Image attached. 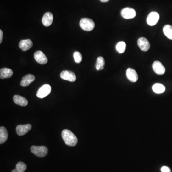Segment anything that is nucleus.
Instances as JSON below:
<instances>
[{"label":"nucleus","instance_id":"nucleus-1","mask_svg":"<svg viewBox=\"0 0 172 172\" xmlns=\"http://www.w3.org/2000/svg\"><path fill=\"white\" fill-rule=\"evenodd\" d=\"M62 137L65 143L68 146H75L78 143V139L75 134L69 130L62 131Z\"/></svg>","mask_w":172,"mask_h":172},{"label":"nucleus","instance_id":"nucleus-2","mask_svg":"<svg viewBox=\"0 0 172 172\" xmlns=\"http://www.w3.org/2000/svg\"><path fill=\"white\" fill-rule=\"evenodd\" d=\"M81 28L85 31H91L94 28L95 25L94 21L88 18H83L81 19L80 22Z\"/></svg>","mask_w":172,"mask_h":172},{"label":"nucleus","instance_id":"nucleus-3","mask_svg":"<svg viewBox=\"0 0 172 172\" xmlns=\"http://www.w3.org/2000/svg\"><path fill=\"white\" fill-rule=\"evenodd\" d=\"M31 152L36 156L43 157L48 153V149L45 146H32L31 147Z\"/></svg>","mask_w":172,"mask_h":172},{"label":"nucleus","instance_id":"nucleus-4","mask_svg":"<svg viewBox=\"0 0 172 172\" xmlns=\"http://www.w3.org/2000/svg\"><path fill=\"white\" fill-rule=\"evenodd\" d=\"M51 87L50 85L45 84L38 90L36 96L38 98L43 99L51 93Z\"/></svg>","mask_w":172,"mask_h":172},{"label":"nucleus","instance_id":"nucleus-5","mask_svg":"<svg viewBox=\"0 0 172 172\" xmlns=\"http://www.w3.org/2000/svg\"><path fill=\"white\" fill-rule=\"evenodd\" d=\"M121 15L122 17L125 19H132L136 17V13L132 8L127 7L121 10Z\"/></svg>","mask_w":172,"mask_h":172},{"label":"nucleus","instance_id":"nucleus-6","mask_svg":"<svg viewBox=\"0 0 172 172\" xmlns=\"http://www.w3.org/2000/svg\"><path fill=\"white\" fill-rule=\"evenodd\" d=\"M160 15L156 12H152L147 16V23L150 26L155 25L159 20Z\"/></svg>","mask_w":172,"mask_h":172},{"label":"nucleus","instance_id":"nucleus-7","mask_svg":"<svg viewBox=\"0 0 172 172\" xmlns=\"http://www.w3.org/2000/svg\"><path fill=\"white\" fill-rule=\"evenodd\" d=\"M61 79L65 80L74 82L76 80V76L74 73L69 70H64L60 73Z\"/></svg>","mask_w":172,"mask_h":172},{"label":"nucleus","instance_id":"nucleus-8","mask_svg":"<svg viewBox=\"0 0 172 172\" xmlns=\"http://www.w3.org/2000/svg\"><path fill=\"white\" fill-rule=\"evenodd\" d=\"M153 69L157 75H162L165 72V69L161 62L159 61H155L152 65Z\"/></svg>","mask_w":172,"mask_h":172},{"label":"nucleus","instance_id":"nucleus-9","mask_svg":"<svg viewBox=\"0 0 172 172\" xmlns=\"http://www.w3.org/2000/svg\"><path fill=\"white\" fill-rule=\"evenodd\" d=\"M34 58L37 63L44 65L47 62V58L46 55L41 51H37L34 54Z\"/></svg>","mask_w":172,"mask_h":172},{"label":"nucleus","instance_id":"nucleus-10","mask_svg":"<svg viewBox=\"0 0 172 172\" xmlns=\"http://www.w3.org/2000/svg\"><path fill=\"white\" fill-rule=\"evenodd\" d=\"M32 128V125L30 124L19 125L16 127V133L19 136H23L29 132Z\"/></svg>","mask_w":172,"mask_h":172},{"label":"nucleus","instance_id":"nucleus-11","mask_svg":"<svg viewBox=\"0 0 172 172\" xmlns=\"http://www.w3.org/2000/svg\"><path fill=\"white\" fill-rule=\"evenodd\" d=\"M138 45L142 51H148L150 48V44L148 40L145 37H141L138 40Z\"/></svg>","mask_w":172,"mask_h":172},{"label":"nucleus","instance_id":"nucleus-12","mask_svg":"<svg viewBox=\"0 0 172 172\" xmlns=\"http://www.w3.org/2000/svg\"><path fill=\"white\" fill-rule=\"evenodd\" d=\"M126 76L128 79L131 82H136L138 80L137 73L134 69L129 68L126 71Z\"/></svg>","mask_w":172,"mask_h":172},{"label":"nucleus","instance_id":"nucleus-13","mask_svg":"<svg viewBox=\"0 0 172 172\" xmlns=\"http://www.w3.org/2000/svg\"><path fill=\"white\" fill-rule=\"evenodd\" d=\"M42 21L43 25L46 27L50 26L53 23V14L50 12H47L44 14Z\"/></svg>","mask_w":172,"mask_h":172},{"label":"nucleus","instance_id":"nucleus-14","mask_svg":"<svg viewBox=\"0 0 172 172\" xmlns=\"http://www.w3.org/2000/svg\"><path fill=\"white\" fill-rule=\"evenodd\" d=\"M33 46V42L30 39L22 40L19 44V48L24 51L29 50Z\"/></svg>","mask_w":172,"mask_h":172},{"label":"nucleus","instance_id":"nucleus-15","mask_svg":"<svg viewBox=\"0 0 172 172\" xmlns=\"http://www.w3.org/2000/svg\"><path fill=\"white\" fill-rule=\"evenodd\" d=\"M35 80V77L32 74H27L22 78L21 82V86L23 87H26L29 86Z\"/></svg>","mask_w":172,"mask_h":172},{"label":"nucleus","instance_id":"nucleus-16","mask_svg":"<svg viewBox=\"0 0 172 172\" xmlns=\"http://www.w3.org/2000/svg\"><path fill=\"white\" fill-rule=\"evenodd\" d=\"M13 101L16 104L21 106H26L28 104V101L25 97L18 95H16L14 96Z\"/></svg>","mask_w":172,"mask_h":172},{"label":"nucleus","instance_id":"nucleus-17","mask_svg":"<svg viewBox=\"0 0 172 172\" xmlns=\"http://www.w3.org/2000/svg\"><path fill=\"white\" fill-rule=\"evenodd\" d=\"M13 75V71L8 68H2L0 69V78L1 79L11 78Z\"/></svg>","mask_w":172,"mask_h":172},{"label":"nucleus","instance_id":"nucleus-18","mask_svg":"<svg viewBox=\"0 0 172 172\" xmlns=\"http://www.w3.org/2000/svg\"><path fill=\"white\" fill-rule=\"evenodd\" d=\"M8 133L7 130L4 127L0 128V144L6 142L8 139Z\"/></svg>","mask_w":172,"mask_h":172},{"label":"nucleus","instance_id":"nucleus-19","mask_svg":"<svg viewBox=\"0 0 172 172\" xmlns=\"http://www.w3.org/2000/svg\"><path fill=\"white\" fill-rule=\"evenodd\" d=\"M105 65V62L104 58L102 57H98L96 63L95 67L96 69L98 71L102 70L103 69Z\"/></svg>","mask_w":172,"mask_h":172},{"label":"nucleus","instance_id":"nucleus-20","mask_svg":"<svg viewBox=\"0 0 172 172\" xmlns=\"http://www.w3.org/2000/svg\"><path fill=\"white\" fill-rule=\"evenodd\" d=\"M153 91L157 94H161L164 92L165 88L163 85L160 83H156L153 85L152 87Z\"/></svg>","mask_w":172,"mask_h":172},{"label":"nucleus","instance_id":"nucleus-21","mask_svg":"<svg viewBox=\"0 0 172 172\" xmlns=\"http://www.w3.org/2000/svg\"><path fill=\"white\" fill-rule=\"evenodd\" d=\"M163 30L164 33L167 38L172 40V26L169 25H164Z\"/></svg>","mask_w":172,"mask_h":172},{"label":"nucleus","instance_id":"nucleus-22","mask_svg":"<svg viewBox=\"0 0 172 172\" xmlns=\"http://www.w3.org/2000/svg\"><path fill=\"white\" fill-rule=\"evenodd\" d=\"M26 165L24 163L19 162L16 165V168L12 172H24L26 170Z\"/></svg>","mask_w":172,"mask_h":172},{"label":"nucleus","instance_id":"nucleus-23","mask_svg":"<svg viewBox=\"0 0 172 172\" xmlns=\"http://www.w3.org/2000/svg\"><path fill=\"white\" fill-rule=\"evenodd\" d=\"M126 47V44L124 41H120L117 43L116 46L117 51L120 54H122L125 52Z\"/></svg>","mask_w":172,"mask_h":172},{"label":"nucleus","instance_id":"nucleus-24","mask_svg":"<svg viewBox=\"0 0 172 172\" xmlns=\"http://www.w3.org/2000/svg\"><path fill=\"white\" fill-rule=\"evenodd\" d=\"M73 56L74 58L76 63H80L81 62L82 60V56L80 52L76 51L74 53Z\"/></svg>","mask_w":172,"mask_h":172},{"label":"nucleus","instance_id":"nucleus-25","mask_svg":"<svg viewBox=\"0 0 172 172\" xmlns=\"http://www.w3.org/2000/svg\"><path fill=\"white\" fill-rule=\"evenodd\" d=\"M161 170L162 172H171L170 168L166 166H163Z\"/></svg>","mask_w":172,"mask_h":172},{"label":"nucleus","instance_id":"nucleus-26","mask_svg":"<svg viewBox=\"0 0 172 172\" xmlns=\"http://www.w3.org/2000/svg\"><path fill=\"white\" fill-rule=\"evenodd\" d=\"M3 33L2 30H0V43L1 44L3 40Z\"/></svg>","mask_w":172,"mask_h":172},{"label":"nucleus","instance_id":"nucleus-27","mask_svg":"<svg viewBox=\"0 0 172 172\" xmlns=\"http://www.w3.org/2000/svg\"><path fill=\"white\" fill-rule=\"evenodd\" d=\"M102 2L106 3L108 2L109 0H100Z\"/></svg>","mask_w":172,"mask_h":172}]
</instances>
